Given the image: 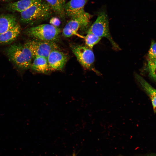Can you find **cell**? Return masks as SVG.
<instances>
[{"mask_svg":"<svg viewBox=\"0 0 156 156\" xmlns=\"http://www.w3.org/2000/svg\"><path fill=\"white\" fill-rule=\"evenodd\" d=\"M5 53L9 59L19 68L25 70L30 68L34 58L26 42L23 44H12L6 49Z\"/></svg>","mask_w":156,"mask_h":156,"instance_id":"6da1fadb","label":"cell"},{"mask_svg":"<svg viewBox=\"0 0 156 156\" xmlns=\"http://www.w3.org/2000/svg\"><path fill=\"white\" fill-rule=\"evenodd\" d=\"M52 10L47 3L42 0L21 12V21L29 23L44 20L50 16Z\"/></svg>","mask_w":156,"mask_h":156,"instance_id":"7a4b0ae2","label":"cell"},{"mask_svg":"<svg viewBox=\"0 0 156 156\" xmlns=\"http://www.w3.org/2000/svg\"><path fill=\"white\" fill-rule=\"evenodd\" d=\"M61 29L50 24H42L30 27L26 31V34L35 40L47 41L57 40Z\"/></svg>","mask_w":156,"mask_h":156,"instance_id":"3957f363","label":"cell"},{"mask_svg":"<svg viewBox=\"0 0 156 156\" xmlns=\"http://www.w3.org/2000/svg\"><path fill=\"white\" fill-rule=\"evenodd\" d=\"M88 31L99 37L106 38L110 42L114 49H120V48L114 40L110 34L108 17L105 11L99 12L96 20Z\"/></svg>","mask_w":156,"mask_h":156,"instance_id":"277c9868","label":"cell"},{"mask_svg":"<svg viewBox=\"0 0 156 156\" xmlns=\"http://www.w3.org/2000/svg\"><path fill=\"white\" fill-rule=\"evenodd\" d=\"M70 48L77 60L83 68L97 74L99 73L94 66L95 57L92 49L87 46L75 44H71Z\"/></svg>","mask_w":156,"mask_h":156,"instance_id":"5b68a950","label":"cell"},{"mask_svg":"<svg viewBox=\"0 0 156 156\" xmlns=\"http://www.w3.org/2000/svg\"><path fill=\"white\" fill-rule=\"evenodd\" d=\"M90 16L88 13L77 18H71L64 28L62 35L65 37L69 38L75 35L83 38L77 32L79 28L86 29L89 24Z\"/></svg>","mask_w":156,"mask_h":156,"instance_id":"8992f818","label":"cell"},{"mask_svg":"<svg viewBox=\"0 0 156 156\" xmlns=\"http://www.w3.org/2000/svg\"><path fill=\"white\" fill-rule=\"evenodd\" d=\"M26 43L31 50L34 58L37 56L47 58L51 51L59 49L57 45L53 41L34 40L28 41Z\"/></svg>","mask_w":156,"mask_h":156,"instance_id":"52a82bcc","label":"cell"},{"mask_svg":"<svg viewBox=\"0 0 156 156\" xmlns=\"http://www.w3.org/2000/svg\"><path fill=\"white\" fill-rule=\"evenodd\" d=\"M67 55L58 49L51 51L47 60L50 70H61L63 68L67 60Z\"/></svg>","mask_w":156,"mask_h":156,"instance_id":"ba28073f","label":"cell"},{"mask_svg":"<svg viewBox=\"0 0 156 156\" xmlns=\"http://www.w3.org/2000/svg\"><path fill=\"white\" fill-rule=\"evenodd\" d=\"M88 0H70L65 3L64 7L65 14L71 18L78 17L87 12L84 7Z\"/></svg>","mask_w":156,"mask_h":156,"instance_id":"9c48e42d","label":"cell"},{"mask_svg":"<svg viewBox=\"0 0 156 156\" xmlns=\"http://www.w3.org/2000/svg\"><path fill=\"white\" fill-rule=\"evenodd\" d=\"M135 77L151 100L154 112L156 113V89L140 75L135 74Z\"/></svg>","mask_w":156,"mask_h":156,"instance_id":"30bf717a","label":"cell"},{"mask_svg":"<svg viewBox=\"0 0 156 156\" xmlns=\"http://www.w3.org/2000/svg\"><path fill=\"white\" fill-rule=\"evenodd\" d=\"M21 27L17 24L13 28L8 31L0 34V44L11 43L15 40L19 35Z\"/></svg>","mask_w":156,"mask_h":156,"instance_id":"8fae6325","label":"cell"},{"mask_svg":"<svg viewBox=\"0 0 156 156\" xmlns=\"http://www.w3.org/2000/svg\"><path fill=\"white\" fill-rule=\"evenodd\" d=\"M42 0H20L9 4L7 6V9L10 11L21 12Z\"/></svg>","mask_w":156,"mask_h":156,"instance_id":"7c38bea8","label":"cell"},{"mask_svg":"<svg viewBox=\"0 0 156 156\" xmlns=\"http://www.w3.org/2000/svg\"><path fill=\"white\" fill-rule=\"evenodd\" d=\"M30 68L33 70L41 73L50 70L47 58L42 57H35Z\"/></svg>","mask_w":156,"mask_h":156,"instance_id":"4fadbf2b","label":"cell"},{"mask_svg":"<svg viewBox=\"0 0 156 156\" xmlns=\"http://www.w3.org/2000/svg\"><path fill=\"white\" fill-rule=\"evenodd\" d=\"M17 23L16 18L13 15L7 14L0 16V34L12 28Z\"/></svg>","mask_w":156,"mask_h":156,"instance_id":"5bb4252c","label":"cell"},{"mask_svg":"<svg viewBox=\"0 0 156 156\" xmlns=\"http://www.w3.org/2000/svg\"><path fill=\"white\" fill-rule=\"evenodd\" d=\"M66 0H45L52 10L63 17L65 14L64 7Z\"/></svg>","mask_w":156,"mask_h":156,"instance_id":"9a60e30c","label":"cell"},{"mask_svg":"<svg viewBox=\"0 0 156 156\" xmlns=\"http://www.w3.org/2000/svg\"><path fill=\"white\" fill-rule=\"evenodd\" d=\"M101 38L89 31H87L86 35L84 37L86 45L92 49L95 45L100 41Z\"/></svg>","mask_w":156,"mask_h":156,"instance_id":"2e32d148","label":"cell"},{"mask_svg":"<svg viewBox=\"0 0 156 156\" xmlns=\"http://www.w3.org/2000/svg\"><path fill=\"white\" fill-rule=\"evenodd\" d=\"M148 68L149 76L156 82V58L148 60Z\"/></svg>","mask_w":156,"mask_h":156,"instance_id":"e0dca14e","label":"cell"},{"mask_svg":"<svg viewBox=\"0 0 156 156\" xmlns=\"http://www.w3.org/2000/svg\"><path fill=\"white\" fill-rule=\"evenodd\" d=\"M148 56V60L156 58V42L153 40L151 42Z\"/></svg>","mask_w":156,"mask_h":156,"instance_id":"ac0fdd59","label":"cell"},{"mask_svg":"<svg viewBox=\"0 0 156 156\" xmlns=\"http://www.w3.org/2000/svg\"><path fill=\"white\" fill-rule=\"evenodd\" d=\"M50 24L53 26L58 27L60 24V20L56 17H53L50 20Z\"/></svg>","mask_w":156,"mask_h":156,"instance_id":"d6986e66","label":"cell"},{"mask_svg":"<svg viewBox=\"0 0 156 156\" xmlns=\"http://www.w3.org/2000/svg\"><path fill=\"white\" fill-rule=\"evenodd\" d=\"M4 0V1H7V0Z\"/></svg>","mask_w":156,"mask_h":156,"instance_id":"ffe728a7","label":"cell"}]
</instances>
